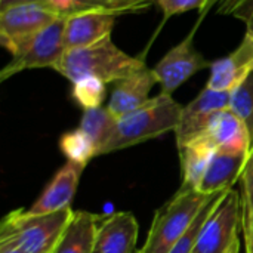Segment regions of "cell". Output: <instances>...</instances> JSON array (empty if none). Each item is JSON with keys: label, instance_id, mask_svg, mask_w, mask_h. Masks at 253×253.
<instances>
[{"label": "cell", "instance_id": "obj_6", "mask_svg": "<svg viewBox=\"0 0 253 253\" xmlns=\"http://www.w3.org/2000/svg\"><path fill=\"white\" fill-rule=\"evenodd\" d=\"M240 225H243L242 196L231 188L203 222L193 253H225L239 239Z\"/></svg>", "mask_w": 253, "mask_h": 253}, {"label": "cell", "instance_id": "obj_14", "mask_svg": "<svg viewBox=\"0 0 253 253\" xmlns=\"http://www.w3.org/2000/svg\"><path fill=\"white\" fill-rule=\"evenodd\" d=\"M154 84H157V80L153 70L145 67L114 84L107 108L119 119L150 101V92Z\"/></svg>", "mask_w": 253, "mask_h": 253}, {"label": "cell", "instance_id": "obj_21", "mask_svg": "<svg viewBox=\"0 0 253 253\" xmlns=\"http://www.w3.org/2000/svg\"><path fill=\"white\" fill-rule=\"evenodd\" d=\"M107 95V83L96 77H83L73 83L71 96L83 108H98L102 107V102Z\"/></svg>", "mask_w": 253, "mask_h": 253}, {"label": "cell", "instance_id": "obj_5", "mask_svg": "<svg viewBox=\"0 0 253 253\" xmlns=\"http://www.w3.org/2000/svg\"><path fill=\"white\" fill-rule=\"evenodd\" d=\"M65 18H59L24 43L18 46V49L12 53V59L1 68L0 80L6 79L24 71L34 68H55L61 61L64 53L67 52L64 42V28Z\"/></svg>", "mask_w": 253, "mask_h": 253}, {"label": "cell", "instance_id": "obj_30", "mask_svg": "<svg viewBox=\"0 0 253 253\" xmlns=\"http://www.w3.org/2000/svg\"><path fill=\"white\" fill-rule=\"evenodd\" d=\"M52 0H0V10H4L12 6L18 4H28V3H50Z\"/></svg>", "mask_w": 253, "mask_h": 253}, {"label": "cell", "instance_id": "obj_16", "mask_svg": "<svg viewBox=\"0 0 253 253\" xmlns=\"http://www.w3.org/2000/svg\"><path fill=\"white\" fill-rule=\"evenodd\" d=\"M206 136L212 141L216 151L234 154H249L251 151L249 130L231 108L222 110L215 116Z\"/></svg>", "mask_w": 253, "mask_h": 253}, {"label": "cell", "instance_id": "obj_23", "mask_svg": "<svg viewBox=\"0 0 253 253\" xmlns=\"http://www.w3.org/2000/svg\"><path fill=\"white\" fill-rule=\"evenodd\" d=\"M227 191L224 193H218L215 196H212V199L205 205V208L202 209V212L199 213V216L196 218V221L193 222V225L188 228V231L184 234V237L170 249L169 253H193L194 251V246H196V242H197V237H199V233L203 227V222L206 221V218L209 216V213L213 211V208L216 206V203L221 200V197L225 194Z\"/></svg>", "mask_w": 253, "mask_h": 253}, {"label": "cell", "instance_id": "obj_17", "mask_svg": "<svg viewBox=\"0 0 253 253\" xmlns=\"http://www.w3.org/2000/svg\"><path fill=\"white\" fill-rule=\"evenodd\" d=\"M178 151L182 173L181 188L197 190L216 148L212 141L205 135L185 145L178 147Z\"/></svg>", "mask_w": 253, "mask_h": 253}, {"label": "cell", "instance_id": "obj_20", "mask_svg": "<svg viewBox=\"0 0 253 253\" xmlns=\"http://www.w3.org/2000/svg\"><path fill=\"white\" fill-rule=\"evenodd\" d=\"M59 150L67 157V162H73L86 168V165L98 157V148L93 141L80 129L65 132L59 139Z\"/></svg>", "mask_w": 253, "mask_h": 253}, {"label": "cell", "instance_id": "obj_26", "mask_svg": "<svg viewBox=\"0 0 253 253\" xmlns=\"http://www.w3.org/2000/svg\"><path fill=\"white\" fill-rule=\"evenodd\" d=\"M208 0H156V3L163 10L165 18H170L173 15H179L193 9L203 10Z\"/></svg>", "mask_w": 253, "mask_h": 253}, {"label": "cell", "instance_id": "obj_34", "mask_svg": "<svg viewBox=\"0 0 253 253\" xmlns=\"http://www.w3.org/2000/svg\"><path fill=\"white\" fill-rule=\"evenodd\" d=\"M138 253H139V251H138Z\"/></svg>", "mask_w": 253, "mask_h": 253}, {"label": "cell", "instance_id": "obj_29", "mask_svg": "<svg viewBox=\"0 0 253 253\" xmlns=\"http://www.w3.org/2000/svg\"><path fill=\"white\" fill-rule=\"evenodd\" d=\"M110 0H76V12L83 9H95V7H108Z\"/></svg>", "mask_w": 253, "mask_h": 253}, {"label": "cell", "instance_id": "obj_4", "mask_svg": "<svg viewBox=\"0 0 253 253\" xmlns=\"http://www.w3.org/2000/svg\"><path fill=\"white\" fill-rule=\"evenodd\" d=\"M73 215L71 208L46 215L24 209L9 212L0 224V240H9L27 253H53Z\"/></svg>", "mask_w": 253, "mask_h": 253}, {"label": "cell", "instance_id": "obj_15", "mask_svg": "<svg viewBox=\"0 0 253 253\" xmlns=\"http://www.w3.org/2000/svg\"><path fill=\"white\" fill-rule=\"evenodd\" d=\"M246 159L248 154L215 151L197 191L206 196H213L231 190L237 179L242 178Z\"/></svg>", "mask_w": 253, "mask_h": 253}, {"label": "cell", "instance_id": "obj_11", "mask_svg": "<svg viewBox=\"0 0 253 253\" xmlns=\"http://www.w3.org/2000/svg\"><path fill=\"white\" fill-rule=\"evenodd\" d=\"M252 71L253 34L246 30V34L236 50L212 62L206 86L215 90L233 92L249 77Z\"/></svg>", "mask_w": 253, "mask_h": 253}, {"label": "cell", "instance_id": "obj_19", "mask_svg": "<svg viewBox=\"0 0 253 253\" xmlns=\"http://www.w3.org/2000/svg\"><path fill=\"white\" fill-rule=\"evenodd\" d=\"M116 123L117 117L113 116L107 107H98L83 110L79 127L93 141L98 148V156H101L102 148L107 145L116 129Z\"/></svg>", "mask_w": 253, "mask_h": 253}, {"label": "cell", "instance_id": "obj_2", "mask_svg": "<svg viewBox=\"0 0 253 253\" xmlns=\"http://www.w3.org/2000/svg\"><path fill=\"white\" fill-rule=\"evenodd\" d=\"M182 108L172 95L160 92L139 108L117 119L116 129L102 148L101 156L138 145L168 132H175L181 120Z\"/></svg>", "mask_w": 253, "mask_h": 253}, {"label": "cell", "instance_id": "obj_3", "mask_svg": "<svg viewBox=\"0 0 253 253\" xmlns=\"http://www.w3.org/2000/svg\"><path fill=\"white\" fill-rule=\"evenodd\" d=\"M215 196V194H213ZM212 196L181 188L154 215L147 242L139 253H169L193 225Z\"/></svg>", "mask_w": 253, "mask_h": 253}, {"label": "cell", "instance_id": "obj_9", "mask_svg": "<svg viewBox=\"0 0 253 253\" xmlns=\"http://www.w3.org/2000/svg\"><path fill=\"white\" fill-rule=\"evenodd\" d=\"M230 104L231 92L215 90L206 86L190 104L182 108L179 125L175 129L176 147L205 136L209 132L215 116L219 111L230 108Z\"/></svg>", "mask_w": 253, "mask_h": 253}, {"label": "cell", "instance_id": "obj_28", "mask_svg": "<svg viewBox=\"0 0 253 253\" xmlns=\"http://www.w3.org/2000/svg\"><path fill=\"white\" fill-rule=\"evenodd\" d=\"M243 231H245V243L246 253H253V209L243 216Z\"/></svg>", "mask_w": 253, "mask_h": 253}, {"label": "cell", "instance_id": "obj_24", "mask_svg": "<svg viewBox=\"0 0 253 253\" xmlns=\"http://www.w3.org/2000/svg\"><path fill=\"white\" fill-rule=\"evenodd\" d=\"M218 12L221 15H233L246 24L248 31L253 34V0H222Z\"/></svg>", "mask_w": 253, "mask_h": 253}, {"label": "cell", "instance_id": "obj_32", "mask_svg": "<svg viewBox=\"0 0 253 253\" xmlns=\"http://www.w3.org/2000/svg\"><path fill=\"white\" fill-rule=\"evenodd\" d=\"M225 253H240V240L239 239H236L234 240V243L228 248V251Z\"/></svg>", "mask_w": 253, "mask_h": 253}, {"label": "cell", "instance_id": "obj_13", "mask_svg": "<svg viewBox=\"0 0 253 253\" xmlns=\"http://www.w3.org/2000/svg\"><path fill=\"white\" fill-rule=\"evenodd\" d=\"M139 227L130 212H116L99 219L93 253H138Z\"/></svg>", "mask_w": 253, "mask_h": 253}, {"label": "cell", "instance_id": "obj_10", "mask_svg": "<svg viewBox=\"0 0 253 253\" xmlns=\"http://www.w3.org/2000/svg\"><path fill=\"white\" fill-rule=\"evenodd\" d=\"M117 13L107 7L83 9L70 13L65 18L64 42L65 47L77 49L95 44L111 37Z\"/></svg>", "mask_w": 253, "mask_h": 253}, {"label": "cell", "instance_id": "obj_8", "mask_svg": "<svg viewBox=\"0 0 253 253\" xmlns=\"http://www.w3.org/2000/svg\"><path fill=\"white\" fill-rule=\"evenodd\" d=\"M212 62L208 61L194 47V33H190L182 42L173 46L153 70L162 93L172 95L190 77L205 68H211Z\"/></svg>", "mask_w": 253, "mask_h": 253}, {"label": "cell", "instance_id": "obj_12", "mask_svg": "<svg viewBox=\"0 0 253 253\" xmlns=\"http://www.w3.org/2000/svg\"><path fill=\"white\" fill-rule=\"evenodd\" d=\"M83 170V166L67 162L52 176L39 199L27 211L33 215H46L70 209Z\"/></svg>", "mask_w": 253, "mask_h": 253}, {"label": "cell", "instance_id": "obj_33", "mask_svg": "<svg viewBox=\"0 0 253 253\" xmlns=\"http://www.w3.org/2000/svg\"><path fill=\"white\" fill-rule=\"evenodd\" d=\"M222 0H208L206 1V6H205V9H203V12H206V10H209L213 4H216V3H221Z\"/></svg>", "mask_w": 253, "mask_h": 253}, {"label": "cell", "instance_id": "obj_25", "mask_svg": "<svg viewBox=\"0 0 253 253\" xmlns=\"http://www.w3.org/2000/svg\"><path fill=\"white\" fill-rule=\"evenodd\" d=\"M240 179H242V185H243V196H242L243 216H246L253 209V148L248 154L245 169H243Z\"/></svg>", "mask_w": 253, "mask_h": 253}, {"label": "cell", "instance_id": "obj_18", "mask_svg": "<svg viewBox=\"0 0 253 253\" xmlns=\"http://www.w3.org/2000/svg\"><path fill=\"white\" fill-rule=\"evenodd\" d=\"M99 219L90 212H74L53 253H93Z\"/></svg>", "mask_w": 253, "mask_h": 253}, {"label": "cell", "instance_id": "obj_31", "mask_svg": "<svg viewBox=\"0 0 253 253\" xmlns=\"http://www.w3.org/2000/svg\"><path fill=\"white\" fill-rule=\"evenodd\" d=\"M0 253H27L9 240H0Z\"/></svg>", "mask_w": 253, "mask_h": 253}, {"label": "cell", "instance_id": "obj_1", "mask_svg": "<svg viewBox=\"0 0 253 253\" xmlns=\"http://www.w3.org/2000/svg\"><path fill=\"white\" fill-rule=\"evenodd\" d=\"M145 62L130 56L107 37L95 44L68 49L53 68L56 73L74 83L83 77H96L104 83H117L142 68Z\"/></svg>", "mask_w": 253, "mask_h": 253}, {"label": "cell", "instance_id": "obj_27", "mask_svg": "<svg viewBox=\"0 0 253 253\" xmlns=\"http://www.w3.org/2000/svg\"><path fill=\"white\" fill-rule=\"evenodd\" d=\"M154 1L156 0H110L108 7L119 15L125 12H135V10L145 9Z\"/></svg>", "mask_w": 253, "mask_h": 253}, {"label": "cell", "instance_id": "obj_7", "mask_svg": "<svg viewBox=\"0 0 253 253\" xmlns=\"http://www.w3.org/2000/svg\"><path fill=\"white\" fill-rule=\"evenodd\" d=\"M64 16L50 3L18 4L0 10V43L12 55L21 43Z\"/></svg>", "mask_w": 253, "mask_h": 253}, {"label": "cell", "instance_id": "obj_22", "mask_svg": "<svg viewBox=\"0 0 253 253\" xmlns=\"http://www.w3.org/2000/svg\"><path fill=\"white\" fill-rule=\"evenodd\" d=\"M230 108L243 120L251 135V150L253 148V71L249 77L231 92Z\"/></svg>", "mask_w": 253, "mask_h": 253}]
</instances>
